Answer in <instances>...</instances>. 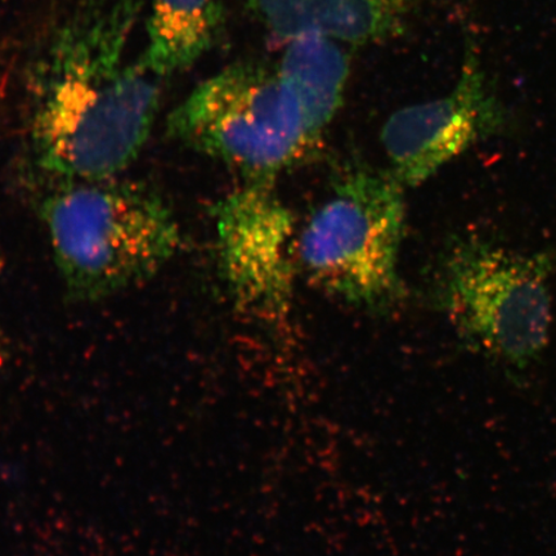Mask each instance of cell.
Segmentation results:
<instances>
[{
    "mask_svg": "<svg viewBox=\"0 0 556 556\" xmlns=\"http://www.w3.org/2000/svg\"><path fill=\"white\" fill-rule=\"evenodd\" d=\"M40 217L67 294L80 302L150 280L184 247L162 194L119 176L58 179L41 200Z\"/></svg>",
    "mask_w": 556,
    "mask_h": 556,
    "instance_id": "obj_2",
    "label": "cell"
},
{
    "mask_svg": "<svg viewBox=\"0 0 556 556\" xmlns=\"http://www.w3.org/2000/svg\"><path fill=\"white\" fill-rule=\"evenodd\" d=\"M248 5L269 35L285 45L312 30L305 0H248Z\"/></svg>",
    "mask_w": 556,
    "mask_h": 556,
    "instance_id": "obj_11",
    "label": "cell"
},
{
    "mask_svg": "<svg viewBox=\"0 0 556 556\" xmlns=\"http://www.w3.org/2000/svg\"><path fill=\"white\" fill-rule=\"evenodd\" d=\"M276 70L293 96L313 148L342 108L351 74L350 55L340 41L309 30L288 41Z\"/></svg>",
    "mask_w": 556,
    "mask_h": 556,
    "instance_id": "obj_8",
    "label": "cell"
},
{
    "mask_svg": "<svg viewBox=\"0 0 556 556\" xmlns=\"http://www.w3.org/2000/svg\"><path fill=\"white\" fill-rule=\"evenodd\" d=\"M420 0H305L312 30L344 45H371L395 37Z\"/></svg>",
    "mask_w": 556,
    "mask_h": 556,
    "instance_id": "obj_10",
    "label": "cell"
},
{
    "mask_svg": "<svg viewBox=\"0 0 556 556\" xmlns=\"http://www.w3.org/2000/svg\"><path fill=\"white\" fill-rule=\"evenodd\" d=\"M222 275L229 293L267 321L288 316L293 302L294 218L273 182H248L214 212Z\"/></svg>",
    "mask_w": 556,
    "mask_h": 556,
    "instance_id": "obj_7",
    "label": "cell"
},
{
    "mask_svg": "<svg viewBox=\"0 0 556 556\" xmlns=\"http://www.w3.org/2000/svg\"><path fill=\"white\" fill-rule=\"evenodd\" d=\"M168 135L239 170L273 182L308 152L302 117L277 70L240 62L193 89L168 117Z\"/></svg>",
    "mask_w": 556,
    "mask_h": 556,
    "instance_id": "obj_5",
    "label": "cell"
},
{
    "mask_svg": "<svg viewBox=\"0 0 556 556\" xmlns=\"http://www.w3.org/2000/svg\"><path fill=\"white\" fill-rule=\"evenodd\" d=\"M556 250L525 254L468 236L438 262L437 307L477 350L516 370L544 353L551 339V278Z\"/></svg>",
    "mask_w": 556,
    "mask_h": 556,
    "instance_id": "obj_3",
    "label": "cell"
},
{
    "mask_svg": "<svg viewBox=\"0 0 556 556\" xmlns=\"http://www.w3.org/2000/svg\"><path fill=\"white\" fill-rule=\"evenodd\" d=\"M141 0H104L78 13L47 51L35 101V162L55 179L119 176L149 141L162 76L124 59Z\"/></svg>",
    "mask_w": 556,
    "mask_h": 556,
    "instance_id": "obj_1",
    "label": "cell"
},
{
    "mask_svg": "<svg viewBox=\"0 0 556 556\" xmlns=\"http://www.w3.org/2000/svg\"><path fill=\"white\" fill-rule=\"evenodd\" d=\"M405 189L391 172L366 166L340 176L298 240L299 263L315 287L363 309L402 299Z\"/></svg>",
    "mask_w": 556,
    "mask_h": 556,
    "instance_id": "obj_4",
    "label": "cell"
},
{
    "mask_svg": "<svg viewBox=\"0 0 556 556\" xmlns=\"http://www.w3.org/2000/svg\"><path fill=\"white\" fill-rule=\"evenodd\" d=\"M509 114L484 72L476 43L465 48L460 75L447 94L395 111L381 129L391 172L417 187L472 146L503 135Z\"/></svg>",
    "mask_w": 556,
    "mask_h": 556,
    "instance_id": "obj_6",
    "label": "cell"
},
{
    "mask_svg": "<svg viewBox=\"0 0 556 556\" xmlns=\"http://www.w3.org/2000/svg\"><path fill=\"white\" fill-rule=\"evenodd\" d=\"M225 23L220 0H150L148 45L139 60L168 79L212 51Z\"/></svg>",
    "mask_w": 556,
    "mask_h": 556,
    "instance_id": "obj_9",
    "label": "cell"
}]
</instances>
